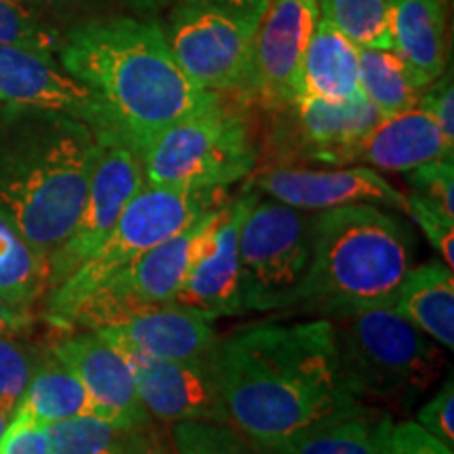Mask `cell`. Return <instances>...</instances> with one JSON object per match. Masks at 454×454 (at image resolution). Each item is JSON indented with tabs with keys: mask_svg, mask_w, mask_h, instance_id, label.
<instances>
[{
	"mask_svg": "<svg viewBox=\"0 0 454 454\" xmlns=\"http://www.w3.org/2000/svg\"><path fill=\"white\" fill-rule=\"evenodd\" d=\"M38 13L51 11V13H78V11L93 7L95 0H26Z\"/></svg>",
	"mask_w": 454,
	"mask_h": 454,
	"instance_id": "f35d334b",
	"label": "cell"
},
{
	"mask_svg": "<svg viewBox=\"0 0 454 454\" xmlns=\"http://www.w3.org/2000/svg\"><path fill=\"white\" fill-rule=\"evenodd\" d=\"M417 423L425 431L444 442L446 446L454 444V385L452 377L446 379L438 394L419 411Z\"/></svg>",
	"mask_w": 454,
	"mask_h": 454,
	"instance_id": "e575fe53",
	"label": "cell"
},
{
	"mask_svg": "<svg viewBox=\"0 0 454 454\" xmlns=\"http://www.w3.org/2000/svg\"><path fill=\"white\" fill-rule=\"evenodd\" d=\"M57 55L67 74L98 93L116 129L139 152L160 130L219 98L185 76L156 21H81L61 34Z\"/></svg>",
	"mask_w": 454,
	"mask_h": 454,
	"instance_id": "7a4b0ae2",
	"label": "cell"
},
{
	"mask_svg": "<svg viewBox=\"0 0 454 454\" xmlns=\"http://www.w3.org/2000/svg\"><path fill=\"white\" fill-rule=\"evenodd\" d=\"M0 454H49L44 427L15 411L7 431L0 438Z\"/></svg>",
	"mask_w": 454,
	"mask_h": 454,
	"instance_id": "d590c367",
	"label": "cell"
},
{
	"mask_svg": "<svg viewBox=\"0 0 454 454\" xmlns=\"http://www.w3.org/2000/svg\"><path fill=\"white\" fill-rule=\"evenodd\" d=\"M394 51L421 87L446 72V13L442 0H387Z\"/></svg>",
	"mask_w": 454,
	"mask_h": 454,
	"instance_id": "d6986e66",
	"label": "cell"
},
{
	"mask_svg": "<svg viewBox=\"0 0 454 454\" xmlns=\"http://www.w3.org/2000/svg\"><path fill=\"white\" fill-rule=\"evenodd\" d=\"M34 325V316L27 308L11 303L0 294V334H21L30 331Z\"/></svg>",
	"mask_w": 454,
	"mask_h": 454,
	"instance_id": "8d00e7d4",
	"label": "cell"
},
{
	"mask_svg": "<svg viewBox=\"0 0 454 454\" xmlns=\"http://www.w3.org/2000/svg\"><path fill=\"white\" fill-rule=\"evenodd\" d=\"M173 454H261L230 423L181 421L170 425Z\"/></svg>",
	"mask_w": 454,
	"mask_h": 454,
	"instance_id": "83f0119b",
	"label": "cell"
},
{
	"mask_svg": "<svg viewBox=\"0 0 454 454\" xmlns=\"http://www.w3.org/2000/svg\"><path fill=\"white\" fill-rule=\"evenodd\" d=\"M17 412L38 425L67 421L93 414V406L78 377L53 354L43 356L30 383L20 397Z\"/></svg>",
	"mask_w": 454,
	"mask_h": 454,
	"instance_id": "603a6c76",
	"label": "cell"
},
{
	"mask_svg": "<svg viewBox=\"0 0 454 454\" xmlns=\"http://www.w3.org/2000/svg\"><path fill=\"white\" fill-rule=\"evenodd\" d=\"M317 9L357 49H394L387 0H317Z\"/></svg>",
	"mask_w": 454,
	"mask_h": 454,
	"instance_id": "4316f807",
	"label": "cell"
},
{
	"mask_svg": "<svg viewBox=\"0 0 454 454\" xmlns=\"http://www.w3.org/2000/svg\"><path fill=\"white\" fill-rule=\"evenodd\" d=\"M150 425L124 429L95 414H82L44 425V434L49 454H129Z\"/></svg>",
	"mask_w": 454,
	"mask_h": 454,
	"instance_id": "484cf974",
	"label": "cell"
},
{
	"mask_svg": "<svg viewBox=\"0 0 454 454\" xmlns=\"http://www.w3.org/2000/svg\"><path fill=\"white\" fill-rule=\"evenodd\" d=\"M411 196L454 217V167L452 160H435L408 170Z\"/></svg>",
	"mask_w": 454,
	"mask_h": 454,
	"instance_id": "f546056e",
	"label": "cell"
},
{
	"mask_svg": "<svg viewBox=\"0 0 454 454\" xmlns=\"http://www.w3.org/2000/svg\"><path fill=\"white\" fill-rule=\"evenodd\" d=\"M230 200L227 187L213 190H168V187L144 185L133 196L118 217L116 225L74 274L49 293L47 320L59 331H66L72 311L89 294L133 263L152 247L179 234L202 215L211 213Z\"/></svg>",
	"mask_w": 454,
	"mask_h": 454,
	"instance_id": "52a82bcc",
	"label": "cell"
},
{
	"mask_svg": "<svg viewBox=\"0 0 454 454\" xmlns=\"http://www.w3.org/2000/svg\"><path fill=\"white\" fill-rule=\"evenodd\" d=\"M95 152L87 122L0 104V213L47 263L82 211Z\"/></svg>",
	"mask_w": 454,
	"mask_h": 454,
	"instance_id": "3957f363",
	"label": "cell"
},
{
	"mask_svg": "<svg viewBox=\"0 0 454 454\" xmlns=\"http://www.w3.org/2000/svg\"><path fill=\"white\" fill-rule=\"evenodd\" d=\"M419 107L434 118L440 133L444 135L448 144L454 145V84L452 70L442 74L434 82L423 89Z\"/></svg>",
	"mask_w": 454,
	"mask_h": 454,
	"instance_id": "836d02e7",
	"label": "cell"
},
{
	"mask_svg": "<svg viewBox=\"0 0 454 454\" xmlns=\"http://www.w3.org/2000/svg\"><path fill=\"white\" fill-rule=\"evenodd\" d=\"M95 333L122 354L150 360H207L219 340L213 317L175 303L144 305L118 325Z\"/></svg>",
	"mask_w": 454,
	"mask_h": 454,
	"instance_id": "e0dca14e",
	"label": "cell"
},
{
	"mask_svg": "<svg viewBox=\"0 0 454 454\" xmlns=\"http://www.w3.org/2000/svg\"><path fill=\"white\" fill-rule=\"evenodd\" d=\"M124 4L130 11H135V13L139 15H152L156 13V11H160L162 7H167L170 0H122Z\"/></svg>",
	"mask_w": 454,
	"mask_h": 454,
	"instance_id": "60d3db41",
	"label": "cell"
},
{
	"mask_svg": "<svg viewBox=\"0 0 454 454\" xmlns=\"http://www.w3.org/2000/svg\"><path fill=\"white\" fill-rule=\"evenodd\" d=\"M144 185V160L137 147L114 130L98 133L82 211L70 236L49 261V293L98 251L124 207Z\"/></svg>",
	"mask_w": 454,
	"mask_h": 454,
	"instance_id": "30bf717a",
	"label": "cell"
},
{
	"mask_svg": "<svg viewBox=\"0 0 454 454\" xmlns=\"http://www.w3.org/2000/svg\"><path fill=\"white\" fill-rule=\"evenodd\" d=\"M381 454H452V448L425 431L417 421H391L383 429Z\"/></svg>",
	"mask_w": 454,
	"mask_h": 454,
	"instance_id": "1f68e13d",
	"label": "cell"
},
{
	"mask_svg": "<svg viewBox=\"0 0 454 454\" xmlns=\"http://www.w3.org/2000/svg\"><path fill=\"white\" fill-rule=\"evenodd\" d=\"M314 223L316 213L248 192L238 234L242 311L297 308L314 259Z\"/></svg>",
	"mask_w": 454,
	"mask_h": 454,
	"instance_id": "ba28073f",
	"label": "cell"
},
{
	"mask_svg": "<svg viewBox=\"0 0 454 454\" xmlns=\"http://www.w3.org/2000/svg\"><path fill=\"white\" fill-rule=\"evenodd\" d=\"M208 3L219 4V7L227 9L230 13L242 17L247 21H253V24H259L261 17L270 7V0H208Z\"/></svg>",
	"mask_w": 454,
	"mask_h": 454,
	"instance_id": "74e56055",
	"label": "cell"
},
{
	"mask_svg": "<svg viewBox=\"0 0 454 454\" xmlns=\"http://www.w3.org/2000/svg\"><path fill=\"white\" fill-rule=\"evenodd\" d=\"M61 34L26 0H0V44L55 55Z\"/></svg>",
	"mask_w": 454,
	"mask_h": 454,
	"instance_id": "f1b7e54d",
	"label": "cell"
},
{
	"mask_svg": "<svg viewBox=\"0 0 454 454\" xmlns=\"http://www.w3.org/2000/svg\"><path fill=\"white\" fill-rule=\"evenodd\" d=\"M0 104L66 114L98 133H121L98 93L67 74L55 55L15 44H0Z\"/></svg>",
	"mask_w": 454,
	"mask_h": 454,
	"instance_id": "4fadbf2b",
	"label": "cell"
},
{
	"mask_svg": "<svg viewBox=\"0 0 454 454\" xmlns=\"http://www.w3.org/2000/svg\"><path fill=\"white\" fill-rule=\"evenodd\" d=\"M247 198L248 192H242L234 200L215 208L185 280L175 294V305L200 311L213 320L221 316L244 314L240 305L238 234Z\"/></svg>",
	"mask_w": 454,
	"mask_h": 454,
	"instance_id": "5bb4252c",
	"label": "cell"
},
{
	"mask_svg": "<svg viewBox=\"0 0 454 454\" xmlns=\"http://www.w3.org/2000/svg\"><path fill=\"white\" fill-rule=\"evenodd\" d=\"M454 145L440 133L434 118L421 107L383 118L371 133L340 150L333 167L362 164L394 173H408L421 164L452 160Z\"/></svg>",
	"mask_w": 454,
	"mask_h": 454,
	"instance_id": "ac0fdd59",
	"label": "cell"
},
{
	"mask_svg": "<svg viewBox=\"0 0 454 454\" xmlns=\"http://www.w3.org/2000/svg\"><path fill=\"white\" fill-rule=\"evenodd\" d=\"M211 368L225 421L257 450L356 400L340 381L328 317L242 328L217 340Z\"/></svg>",
	"mask_w": 454,
	"mask_h": 454,
	"instance_id": "6da1fadb",
	"label": "cell"
},
{
	"mask_svg": "<svg viewBox=\"0 0 454 454\" xmlns=\"http://www.w3.org/2000/svg\"><path fill=\"white\" fill-rule=\"evenodd\" d=\"M360 89L383 118L419 106L423 89L394 49H357Z\"/></svg>",
	"mask_w": 454,
	"mask_h": 454,
	"instance_id": "cb8c5ba5",
	"label": "cell"
},
{
	"mask_svg": "<svg viewBox=\"0 0 454 454\" xmlns=\"http://www.w3.org/2000/svg\"><path fill=\"white\" fill-rule=\"evenodd\" d=\"M251 101L219 95L170 124L141 150L147 185L213 190L251 177L261 147L247 114Z\"/></svg>",
	"mask_w": 454,
	"mask_h": 454,
	"instance_id": "5b68a950",
	"label": "cell"
},
{
	"mask_svg": "<svg viewBox=\"0 0 454 454\" xmlns=\"http://www.w3.org/2000/svg\"><path fill=\"white\" fill-rule=\"evenodd\" d=\"M49 293V263L32 251L0 213V294L11 303L32 309Z\"/></svg>",
	"mask_w": 454,
	"mask_h": 454,
	"instance_id": "d4e9b609",
	"label": "cell"
},
{
	"mask_svg": "<svg viewBox=\"0 0 454 454\" xmlns=\"http://www.w3.org/2000/svg\"><path fill=\"white\" fill-rule=\"evenodd\" d=\"M408 217L421 227L423 236L431 247L440 253L444 263L452 270L454 265V217H448L431 204L419 200L414 196H406Z\"/></svg>",
	"mask_w": 454,
	"mask_h": 454,
	"instance_id": "d6a6232c",
	"label": "cell"
},
{
	"mask_svg": "<svg viewBox=\"0 0 454 454\" xmlns=\"http://www.w3.org/2000/svg\"><path fill=\"white\" fill-rule=\"evenodd\" d=\"M317 20V0H270L254 34L247 101L271 112L299 99L303 57Z\"/></svg>",
	"mask_w": 454,
	"mask_h": 454,
	"instance_id": "8fae6325",
	"label": "cell"
},
{
	"mask_svg": "<svg viewBox=\"0 0 454 454\" xmlns=\"http://www.w3.org/2000/svg\"><path fill=\"white\" fill-rule=\"evenodd\" d=\"M391 308L442 348H454V276L444 261L411 268Z\"/></svg>",
	"mask_w": 454,
	"mask_h": 454,
	"instance_id": "44dd1931",
	"label": "cell"
},
{
	"mask_svg": "<svg viewBox=\"0 0 454 454\" xmlns=\"http://www.w3.org/2000/svg\"><path fill=\"white\" fill-rule=\"evenodd\" d=\"M389 417L362 406L360 400L299 429L261 454H381Z\"/></svg>",
	"mask_w": 454,
	"mask_h": 454,
	"instance_id": "ffe728a7",
	"label": "cell"
},
{
	"mask_svg": "<svg viewBox=\"0 0 454 454\" xmlns=\"http://www.w3.org/2000/svg\"><path fill=\"white\" fill-rule=\"evenodd\" d=\"M41 357L30 345L13 340L9 334H0V395L20 400Z\"/></svg>",
	"mask_w": 454,
	"mask_h": 454,
	"instance_id": "4dcf8cb0",
	"label": "cell"
},
{
	"mask_svg": "<svg viewBox=\"0 0 454 454\" xmlns=\"http://www.w3.org/2000/svg\"><path fill=\"white\" fill-rule=\"evenodd\" d=\"M360 93L357 47L326 20H317L303 57L299 98L345 101Z\"/></svg>",
	"mask_w": 454,
	"mask_h": 454,
	"instance_id": "7402d4cb",
	"label": "cell"
},
{
	"mask_svg": "<svg viewBox=\"0 0 454 454\" xmlns=\"http://www.w3.org/2000/svg\"><path fill=\"white\" fill-rule=\"evenodd\" d=\"M328 320L340 381L356 400L412 402L444 368V351L394 308L351 311Z\"/></svg>",
	"mask_w": 454,
	"mask_h": 454,
	"instance_id": "8992f818",
	"label": "cell"
},
{
	"mask_svg": "<svg viewBox=\"0 0 454 454\" xmlns=\"http://www.w3.org/2000/svg\"><path fill=\"white\" fill-rule=\"evenodd\" d=\"M248 187L301 211H331L354 204L387 207L408 215V200L371 167H263L254 168Z\"/></svg>",
	"mask_w": 454,
	"mask_h": 454,
	"instance_id": "7c38bea8",
	"label": "cell"
},
{
	"mask_svg": "<svg viewBox=\"0 0 454 454\" xmlns=\"http://www.w3.org/2000/svg\"><path fill=\"white\" fill-rule=\"evenodd\" d=\"M414 251L408 225L372 204L316 213L314 259L297 308L325 317L391 308Z\"/></svg>",
	"mask_w": 454,
	"mask_h": 454,
	"instance_id": "277c9868",
	"label": "cell"
},
{
	"mask_svg": "<svg viewBox=\"0 0 454 454\" xmlns=\"http://www.w3.org/2000/svg\"><path fill=\"white\" fill-rule=\"evenodd\" d=\"M17 404H20V400H15V397L0 395V438H3V434L7 431L11 419H13V414L17 411Z\"/></svg>",
	"mask_w": 454,
	"mask_h": 454,
	"instance_id": "b9f144b4",
	"label": "cell"
},
{
	"mask_svg": "<svg viewBox=\"0 0 454 454\" xmlns=\"http://www.w3.org/2000/svg\"><path fill=\"white\" fill-rule=\"evenodd\" d=\"M257 26L208 0H179L160 30L192 82L247 99Z\"/></svg>",
	"mask_w": 454,
	"mask_h": 454,
	"instance_id": "9c48e42d",
	"label": "cell"
},
{
	"mask_svg": "<svg viewBox=\"0 0 454 454\" xmlns=\"http://www.w3.org/2000/svg\"><path fill=\"white\" fill-rule=\"evenodd\" d=\"M129 454H173V448H168L167 442L158 435L154 425H150V427L145 429V434L141 435L137 446H135Z\"/></svg>",
	"mask_w": 454,
	"mask_h": 454,
	"instance_id": "ab89813d",
	"label": "cell"
},
{
	"mask_svg": "<svg viewBox=\"0 0 454 454\" xmlns=\"http://www.w3.org/2000/svg\"><path fill=\"white\" fill-rule=\"evenodd\" d=\"M51 354L76 374L87 391L95 417L124 429L152 423L129 360L99 333L72 331L57 340Z\"/></svg>",
	"mask_w": 454,
	"mask_h": 454,
	"instance_id": "9a60e30c",
	"label": "cell"
},
{
	"mask_svg": "<svg viewBox=\"0 0 454 454\" xmlns=\"http://www.w3.org/2000/svg\"><path fill=\"white\" fill-rule=\"evenodd\" d=\"M147 414L173 425L181 421L227 423L215 383L211 357L207 360H150L124 354Z\"/></svg>",
	"mask_w": 454,
	"mask_h": 454,
	"instance_id": "2e32d148",
	"label": "cell"
}]
</instances>
